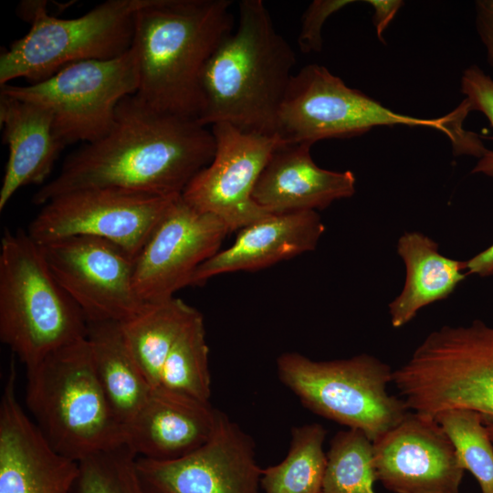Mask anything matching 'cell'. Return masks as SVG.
I'll return each instance as SVG.
<instances>
[{
    "instance_id": "cell-1",
    "label": "cell",
    "mask_w": 493,
    "mask_h": 493,
    "mask_svg": "<svg viewBox=\"0 0 493 493\" xmlns=\"http://www.w3.org/2000/svg\"><path fill=\"white\" fill-rule=\"evenodd\" d=\"M215 151L207 126L129 95L119 103L110 131L70 153L32 203L43 205L60 194L89 188L179 195L210 163Z\"/></svg>"
},
{
    "instance_id": "cell-2",
    "label": "cell",
    "mask_w": 493,
    "mask_h": 493,
    "mask_svg": "<svg viewBox=\"0 0 493 493\" xmlns=\"http://www.w3.org/2000/svg\"><path fill=\"white\" fill-rule=\"evenodd\" d=\"M230 0H146L134 17L135 95L150 106L198 121L204 69L234 30Z\"/></svg>"
},
{
    "instance_id": "cell-3",
    "label": "cell",
    "mask_w": 493,
    "mask_h": 493,
    "mask_svg": "<svg viewBox=\"0 0 493 493\" xmlns=\"http://www.w3.org/2000/svg\"><path fill=\"white\" fill-rule=\"evenodd\" d=\"M295 53L262 0L238 4L236 28L219 45L202 76L198 121L276 136L278 114L292 79Z\"/></svg>"
},
{
    "instance_id": "cell-4",
    "label": "cell",
    "mask_w": 493,
    "mask_h": 493,
    "mask_svg": "<svg viewBox=\"0 0 493 493\" xmlns=\"http://www.w3.org/2000/svg\"><path fill=\"white\" fill-rule=\"evenodd\" d=\"M26 402L36 425L60 455L79 462L125 445L97 378L87 337L26 368Z\"/></svg>"
},
{
    "instance_id": "cell-5",
    "label": "cell",
    "mask_w": 493,
    "mask_h": 493,
    "mask_svg": "<svg viewBox=\"0 0 493 493\" xmlns=\"http://www.w3.org/2000/svg\"><path fill=\"white\" fill-rule=\"evenodd\" d=\"M88 321L27 232L5 229L0 246V340L27 368L87 337Z\"/></svg>"
},
{
    "instance_id": "cell-6",
    "label": "cell",
    "mask_w": 493,
    "mask_h": 493,
    "mask_svg": "<svg viewBox=\"0 0 493 493\" xmlns=\"http://www.w3.org/2000/svg\"><path fill=\"white\" fill-rule=\"evenodd\" d=\"M467 114L463 104L435 119L397 113L348 87L325 67L309 64L292 76L278 114L276 134L282 143L314 144L323 139L359 136L377 126H424L446 133L458 155L468 151L475 139L474 132L463 129Z\"/></svg>"
},
{
    "instance_id": "cell-7",
    "label": "cell",
    "mask_w": 493,
    "mask_h": 493,
    "mask_svg": "<svg viewBox=\"0 0 493 493\" xmlns=\"http://www.w3.org/2000/svg\"><path fill=\"white\" fill-rule=\"evenodd\" d=\"M392 383L412 412L434 419L467 409L493 425V326L475 320L433 330L393 371Z\"/></svg>"
},
{
    "instance_id": "cell-8",
    "label": "cell",
    "mask_w": 493,
    "mask_h": 493,
    "mask_svg": "<svg viewBox=\"0 0 493 493\" xmlns=\"http://www.w3.org/2000/svg\"><path fill=\"white\" fill-rule=\"evenodd\" d=\"M145 2L107 0L69 19L51 16L47 1L21 2L17 14L30 28L2 49L0 86L19 78L35 84L72 63L122 56L131 47L135 14Z\"/></svg>"
},
{
    "instance_id": "cell-9",
    "label": "cell",
    "mask_w": 493,
    "mask_h": 493,
    "mask_svg": "<svg viewBox=\"0 0 493 493\" xmlns=\"http://www.w3.org/2000/svg\"><path fill=\"white\" fill-rule=\"evenodd\" d=\"M277 370L280 381L305 407L362 431L372 442L410 412L400 397L387 391L393 371L372 355L317 362L286 352L277 359Z\"/></svg>"
},
{
    "instance_id": "cell-10",
    "label": "cell",
    "mask_w": 493,
    "mask_h": 493,
    "mask_svg": "<svg viewBox=\"0 0 493 493\" xmlns=\"http://www.w3.org/2000/svg\"><path fill=\"white\" fill-rule=\"evenodd\" d=\"M138 86V66L131 48L115 58L72 63L35 84L0 86V91L47 108L57 138L67 146L105 136L119 103L135 94Z\"/></svg>"
},
{
    "instance_id": "cell-11",
    "label": "cell",
    "mask_w": 493,
    "mask_h": 493,
    "mask_svg": "<svg viewBox=\"0 0 493 493\" xmlns=\"http://www.w3.org/2000/svg\"><path fill=\"white\" fill-rule=\"evenodd\" d=\"M179 195L116 188L76 190L43 205L26 232L39 245L80 236L105 239L135 259Z\"/></svg>"
},
{
    "instance_id": "cell-12",
    "label": "cell",
    "mask_w": 493,
    "mask_h": 493,
    "mask_svg": "<svg viewBox=\"0 0 493 493\" xmlns=\"http://www.w3.org/2000/svg\"><path fill=\"white\" fill-rule=\"evenodd\" d=\"M40 246L55 279L88 322L123 323L147 306L134 288V259L115 244L80 236Z\"/></svg>"
},
{
    "instance_id": "cell-13",
    "label": "cell",
    "mask_w": 493,
    "mask_h": 493,
    "mask_svg": "<svg viewBox=\"0 0 493 493\" xmlns=\"http://www.w3.org/2000/svg\"><path fill=\"white\" fill-rule=\"evenodd\" d=\"M210 129L215 142L214 157L181 195L197 211L220 218L229 233L238 231L271 214L255 203L253 192L281 142L277 135L246 132L226 122Z\"/></svg>"
},
{
    "instance_id": "cell-14",
    "label": "cell",
    "mask_w": 493,
    "mask_h": 493,
    "mask_svg": "<svg viewBox=\"0 0 493 493\" xmlns=\"http://www.w3.org/2000/svg\"><path fill=\"white\" fill-rule=\"evenodd\" d=\"M145 493H263L253 438L220 411L210 439L178 458L137 457Z\"/></svg>"
},
{
    "instance_id": "cell-15",
    "label": "cell",
    "mask_w": 493,
    "mask_h": 493,
    "mask_svg": "<svg viewBox=\"0 0 493 493\" xmlns=\"http://www.w3.org/2000/svg\"><path fill=\"white\" fill-rule=\"evenodd\" d=\"M228 233L220 218L197 211L179 195L134 259L138 296L155 303L191 286L197 268L219 251Z\"/></svg>"
},
{
    "instance_id": "cell-16",
    "label": "cell",
    "mask_w": 493,
    "mask_h": 493,
    "mask_svg": "<svg viewBox=\"0 0 493 493\" xmlns=\"http://www.w3.org/2000/svg\"><path fill=\"white\" fill-rule=\"evenodd\" d=\"M377 480L393 493H460L465 469L433 418L410 411L372 442Z\"/></svg>"
},
{
    "instance_id": "cell-17",
    "label": "cell",
    "mask_w": 493,
    "mask_h": 493,
    "mask_svg": "<svg viewBox=\"0 0 493 493\" xmlns=\"http://www.w3.org/2000/svg\"><path fill=\"white\" fill-rule=\"evenodd\" d=\"M11 362L0 400V493H76L79 463L58 453L26 414Z\"/></svg>"
},
{
    "instance_id": "cell-18",
    "label": "cell",
    "mask_w": 493,
    "mask_h": 493,
    "mask_svg": "<svg viewBox=\"0 0 493 493\" xmlns=\"http://www.w3.org/2000/svg\"><path fill=\"white\" fill-rule=\"evenodd\" d=\"M220 411L163 387L153 388L124 426L125 445L138 456L170 460L205 444L215 432Z\"/></svg>"
},
{
    "instance_id": "cell-19",
    "label": "cell",
    "mask_w": 493,
    "mask_h": 493,
    "mask_svg": "<svg viewBox=\"0 0 493 493\" xmlns=\"http://www.w3.org/2000/svg\"><path fill=\"white\" fill-rule=\"evenodd\" d=\"M325 226L317 211L269 214L237 231L233 244L203 263L191 286L236 271H256L312 251Z\"/></svg>"
},
{
    "instance_id": "cell-20",
    "label": "cell",
    "mask_w": 493,
    "mask_h": 493,
    "mask_svg": "<svg viewBox=\"0 0 493 493\" xmlns=\"http://www.w3.org/2000/svg\"><path fill=\"white\" fill-rule=\"evenodd\" d=\"M312 144L282 143L272 152L253 192L255 203L271 214L323 210L355 193L352 172L318 166Z\"/></svg>"
},
{
    "instance_id": "cell-21",
    "label": "cell",
    "mask_w": 493,
    "mask_h": 493,
    "mask_svg": "<svg viewBox=\"0 0 493 493\" xmlns=\"http://www.w3.org/2000/svg\"><path fill=\"white\" fill-rule=\"evenodd\" d=\"M0 125L8 147L0 211L20 188L41 184L66 147L56 136L51 112L42 105L0 91Z\"/></svg>"
},
{
    "instance_id": "cell-22",
    "label": "cell",
    "mask_w": 493,
    "mask_h": 493,
    "mask_svg": "<svg viewBox=\"0 0 493 493\" xmlns=\"http://www.w3.org/2000/svg\"><path fill=\"white\" fill-rule=\"evenodd\" d=\"M397 253L406 274L402 292L389 304L393 328L410 322L422 308L448 298L468 276L466 261L442 255L438 244L420 232H405Z\"/></svg>"
},
{
    "instance_id": "cell-23",
    "label": "cell",
    "mask_w": 493,
    "mask_h": 493,
    "mask_svg": "<svg viewBox=\"0 0 493 493\" xmlns=\"http://www.w3.org/2000/svg\"><path fill=\"white\" fill-rule=\"evenodd\" d=\"M87 340L97 378L117 419L125 426L153 388L133 359L121 323L88 322Z\"/></svg>"
},
{
    "instance_id": "cell-24",
    "label": "cell",
    "mask_w": 493,
    "mask_h": 493,
    "mask_svg": "<svg viewBox=\"0 0 493 493\" xmlns=\"http://www.w3.org/2000/svg\"><path fill=\"white\" fill-rule=\"evenodd\" d=\"M200 312L183 299L148 303L121 323L126 344L152 388L159 385L163 364L179 336Z\"/></svg>"
},
{
    "instance_id": "cell-25",
    "label": "cell",
    "mask_w": 493,
    "mask_h": 493,
    "mask_svg": "<svg viewBox=\"0 0 493 493\" xmlns=\"http://www.w3.org/2000/svg\"><path fill=\"white\" fill-rule=\"evenodd\" d=\"M326 435L327 430L317 423L293 427L285 458L262 468L263 493H320L327 466Z\"/></svg>"
},
{
    "instance_id": "cell-26",
    "label": "cell",
    "mask_w": 493,
    "mask_h": 493,
    "mask_svg": "<svg viewBox=\"0 0 493 493\" xmlns=\"http://www.w3.org/2000/svg\"><path fill=\"white\" fill-rule=\"evenodd\" d=\"M157 387L210 402L209 348L201 312L184 329L172 348Z\"/></svg>"
},
{
    "instance_id": "cell-27",
    "label": "cell",
    "mask_w": 493,
    "mask_h": 493,
    "mask_svg": "<svg viewBox=\"0 0 493 493\" xmlns=\"http://www.w3.org/2000/svg\"><path fill=\"white\" fill-rule=\"evenodd\" d=\"M372 441L361 430L338 432L330 440L320 493H376Z\"/></svg>"
},
{
    "instance_id": "cell-28",
    "label": "cell",
    "mask_w": 493,
    "mask_h": 493,
    "mask_svg": "<svg viewBox=\"0 0 493 493\" xmlns=\"http://www.w3.org/2000/svg\"><path fill=\"white\" fill-rule=\"evenodd\" d=\"M434 419L451 440L462 467L476 477L481 493H493V444L480 415L467 409H449Z\"/></svg>"
},
{
    "instance_id": "cell-29",
    "label": "cell",
    "mask_w": 493,
    "mask_h": 493,
    "mask_svg": "<svg viewBox=\"0 0 493 493\" xmlns=\"http://www.w3.org/2000/svg\"><path fill=\"white\" fill-rule=\"evenodd\" d=\"M137 457L127 445L85 457L78 462L76 493H145Z\"/></svg>"
},
{
    "instance_id": "cell-30",
    "label": "cell",
    "mask_w": 493,
    "mask_h": 493,
    "mask_svg": "<svg viewBox=\"0 0 493 493\" xmlns=\"http://www.w3.org/2000/svg\"><path fill=\"white\" fill-rule=\"evenodd\" d=\"M461 93L466 96L470 111L478 110L488 120L493 128V79L479 67L466 68L461 78ZM493 139V136L491 137ZM493 178V151L488 150L472 170Z\"/></svg>"
},
{
    "instance_id": "cell-31",
    "label": "cell",
    "mask_w": 493,
    "mask_h": 493,
    "mask_svg": "<svg viewBox=\"0 0 493 493\" xmlns=\"http://www.w3.org/2000/svg\"><path fill=\"white\" fill-rule=\"evenodd\" d=\"M353 0H315L309 5L301 16L298 44L301 52H319L322 47L321 29L330 16Z\"/></svg>"
},
{
    "instance_id": "cell-32",
    "label": "cell",
    "mask_w": 493,
    "mask_h": 493,
    "mask_svg": "<svg viewBox=\"0 0 493 493\" xmlns=\"http://www.w3.org/2000/svg\"><path fill=\"white\" fill-rule=\"evenodd\" d=\"M476 26L487 51L488 63L493 68V0L476 2Z\"/></svg>"
},
{
    "instance_id": "cell-33",
    "label": "cell",
    "mask_w": 493,
    "mask_h": 493,
    "mask_svg": "<svg viewBox=\"0 0 493 493\" xmlns=\"http://www.w3.org/2000/svg\"><path fill=\"white\" fill-rule=\"evenodd\" d=\"M374 10L373 24L380 41H383V33L404 5L400 0H367Z\"/></svg>"
},
{
    "instance_id": "cell-34",
    "label": "cell",
    "mask_w": 493,
    "mask_h": 493,
    "mask_svg": "<svg viewBox=\"0 0 493 493\" xmlns=\"http://www.w3.org/2000/svg\"><path fill=\"white\" fill-rule=\"evenodd\" d=\"M467 275L489 277L493 275V244L468 260H466Z\"/></svg>"
},
{
    "instance_id": "cell-35",
    "label": "cell",
    "mask_w": 493,
    "mask_h": 493,
    "mask_svg": "<svg viewBox=\"0 0 493 493\" xmlns=\"http://www.w3.org/2000/svg\"><path fill=\"white\" fill-rule=\"evenodd\" d=\"M488 436L493 444V425H486Z\"/></svg>"
}]
</instances>
